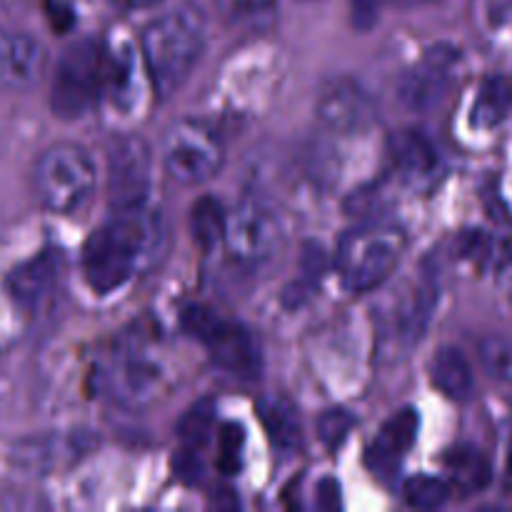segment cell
I'll use <instances>...</instances> for the list:
<instances>
[{"label":"cell","mask_w":512,"mask_h":512,"mask_svg":"<svg viewBox=\"0 0 512 512\" xmlns=\"http://www.w3.org/2000/svg\"><path fill=\"white\" fill-rule=\"evenodd\" d=\"M285 243V223L278 208L263 198H245L225 218L223 245L240 265H263L278 255Z\"/></svg>","instance_id":"8992f818"},{"label":"cell","mask_w":512,"mask_h":512,"mask_svg":"<svg viewBox=\"0 0 512 512\" xmlns=\"http://www.w3.org/2000/svg\"><path fill=\"white\" fill-rule=\"evenodd\" d=\"M95 163L80 145L58 143L40 153L33 165V190L53 213H75L95 190Z\"/></svg>","instance_id":"277c9868"},{"label":"cell","mask_w":512,"mask_h":512,"mask_svg":"<svg viewBox=\"0 0 512 512\" xmlns=\"http://www.w3.org/2000/svg\"><path fill=\"white\" fill-rule=\"evenodd\" d=\"M318 118L335 133H358L375 120V103L355 80H338L320 98Z\"/></svg>","instance_id":"8fae6325"},{"label":"cell","mask_w":512,"mask_h":512,"mask_svg":"<svg viewBox=\"0 0 512 512\" xmlns=\"http://www.w3.org/2000/svg\"><path fill=\"white\" fill-rule=\"evenodd\" d=\"M105 50L85 38L70 43L60 55L50 85V110L60 120H78L88 115L103 98Z\"/></svg>","instance_id":"5b68a950"},{"label":"cell","mask_w":512,"mask_h":512,"mask_svg":"<svg viewBox=\"0 0 512 512\" xmlns=\"http://www.w3.org/2000/svg\"><path fill=\"white\" fill-rule=\"evenodd\" d=\"M185 333L198 338L208 348L210 360L225 373L238 378H258L260 348L248 328L233 320H223L205 305H190L183 313Z\"/></svg>","instance_id":"52a82bcc"},{"label":"cell","mask_w":512,"mask_h":512,"mask_svg":"<svg viewBox=\"0 0 512 512\" xmlns=\"http://www.w3.org/2000/svg\"><path fill=\"white\" fill-rule=\"evenodd\" d=\"M225 160L218 133L198 120H180L163 140V168L178 185H200L220 173Z\"/></svg>","instance_id":"ba28073f"},{"label":"cell","mask_w":512,"mask_h":512,"mask_svg":"<svg viewBox=\"0 0 512 512\" xmlns=\"http://www.w3.org/2000/svg\"><path fill=\"white\" fill-rule=\"evenodd\" d=\"M388 153L400 178L408 185H415V188L433 183L440 170L438 148L420 130L408 128L393 133L388 143Z\"/></svg>","instance_id":"4fadbf2b"},{"label":"cell","mask_w":512,"mask_h":512,"mask_svg":"<svg viewBox=\"0 0 512 512\" xmlns=\"http://www.w3.org/2000/svg\"><path fill=\"white\" fill-rule=\"evenodd\" d=\"M420 418L413 408H405L400 413H395L393 418L385 420V425L380 428L378 438L370 445V468L375 470V475H385L390 470L398 468L403 463L405 455L413 448L415 438H418Z\"/></svg>","instance_id":"9a60e30c"},{"label":"cell","mask_w":512,"mask_h":512,"mask_svg":"<svg viewBox=\"0 0 512 512\" xmlns=\"http://www.w3.org/2000/svg\"><path fill=\"white\" fill-rule=\"evenodd\" d=\"M480 363L493 380L512 385V338L505 335H488L480 340Z\"/></svg>","instance_id":"484cf974"},{"label":"cell","mask_w":512,"mask_h":512,"mask_svg":"<svg viewBox=\"0 0 512 512\" xmlns=\"http://www.w3.org/2000/svg\"><path fill=\"white\" fill-rule=\"evenodd\" d=\"M205 48V20L200 10L183 5L160 15L140 35V58L150 88L158 98L178 93L198 65Z\"/></svg>","instance_id":"7a4b0ae2"},{"label":"cell","mask_w":512,"mask_h":512,"mask_svg":"<svg viewBox=\"0 0 512 512\" xmlns=\"http://www.w3.org/2000/svg\"><path fill=\"white\" fill-rule=\"evenodd\" d=\"M153 150L140 135H120L108 150V198L115 210L148 203Z\"/></svg>","instance_id":"9c48e42d"},{"label":"cell","mask_w":512,"mask_h":512,"mask_svg":"<svg viewBox=\"0 0 512 512\" xmlns=\"http://www.w3.org/2000/svg\"><path fill=\"white\" fill-rule=\"evenodd\" d=\"M165 373L155 358H150L145 350H130L113 373L115 393L130 405H143L158 395L163 388Z\"/></svg>","instance_id":"2e32d148"},{"label":"cell","mask_w":512,"mask_h":512,"mask_svg":"<svg viewBox=\"0 0 512 512\" xmlns=\"http://www.w3.org/2000/svg\"><path fill=\"white\" fill-rule=\"evenodd\" d=\"M430 380L450 400H468L475 388L473 365L463 350L445 345L430 360Z\"/></svg>","instance_id":"d6986e66"},{"label":"cell","mask_w":512,"mask_h":512,"mask_svg":"<svg viewBox=\"0 0 512 512\" xmlns=\"http://www.w3.org/2000/svg\"><path fill=\"white\" fill-rule=\"evenodd\" d=\"M425 3H438V0H425Z\"/></svg>","instance_id":"e575fe53"},{"label":"cell","mask_w":512,"mask_h":512,"mask_svg":"<svg viewBox=\"0 0 512 512\" xmlns=\"http://www.w3.org/2000/svg\"><path fill=\"white\" fill-rule=\"evenodd\" d=\"M505 470H508V478L512 480V435H510V443H508V463H505Z\"/></svg>","instance_id":"836d02e7"},{"label":"cell","mask_w":512,"mask_h":512,"mask_svg":"<svg viewBox=\"0 0 512 512\" xmlns=\"http://www.w3.org/2000/svg\"><path fill=\"white\" fill-rule=\"evenodd\" d=\"M403 253V230L393 225H363L340 240L335 268L345 288L368 293L393 275Z\"/></svg>","instance_id":"3957f363"},{"label":"cell","mask_w":512,"mask_h":512,"mask_svg":"<svg viewBox=\"0 0 512 512\" xmlns=\"http://www.w3.org/2000/svg\"><path fill=\"white\" fill-rule=\"evenodd\" d=\"M168 243L163 213L148 203L115 210L83 245L85 283L95 295H110L138 273L153 268Z\"/></svg>","instance_id":"6da1fadb"},{"label":"cell","mask_w":512,"mask_h":512,"mask_svg":"<svg viewBox=\"0 0 512 512\" xmlns=\"http://www.w3.org/2000/svg\"><path fill=\"white\" fill-rule=\"evenodd\" d=\"M260 418H263L265 430H268L270 440L278 445L280 450H295L300 445V420L298 410L293 403L285 398H265L260 403Z\"/></svg>","instance_id":"44dd1931"},{"label":"cell","mask_w":512,"mask_h":512,"mask_svg":"<svg viewBox=\"0 0 512 512\" xmlns=\"http://www.w3.org/2000/svg\"><path fill=\"white\" fill-rule=\"evenodd\" d=\"M355 418L343 408H333L328 413L320 415L318 420V438L320 443L328 450L343 448V443L348 440L350 430H353Z\"/></svg>","instance_id":"83f0119b"},{"label":"cell","mask_w":512,"mask_h":512,"mask_svg":"<svg viewBox=\"0 0 512 512\" xmlns=\"http://www.w3.org/2000/svg\"><path fill=\"white\" fill-rule=\"evenodd\" d=\"M215 430V405L213 400H200L178 423V438L185 453H200Z\"/></svg>","instance_id":"603a6c76"},{"label":"cell","mask_w":512,"mask_h":512,"mask_svg":"<svg viewBox=\"0 0 512 512\" xmlns=\"http://www.w3.org/2000/svg\"><path fill=\"white\" fill-rule=\"evenodd\" d=\"M225 218H228V213L220 208L218 200L200 198L193 205V215H190V228H193L195 240L203 248H213V245L223 243Z\"/></svg>","instance_id":"cb8c5ba5"},{"label":"cell","mask_w":512,"mask_h":512,"mask_svg":"<svg viewBox=\"0 0 512 512\" xmlns=\"http://www.w3.org/2000/svg\"><path fill=\"white\" fill-rule=\"evenodd\" d=\"M500 280H512V233L505 238L490 240L488 263Z\"/></svg>","instance_id":"f1b7e54d"},{"label":"cell","mask_w":512,"mask_h":512,"mask_svg":"<svg viewBox=\"0 0 512 512\" xmlns=\"http://www.w3.org/2000/svg\"><path fill=\"white\" fill-rule=\"evenodd\" d=\"M245 430L238 423H225L218 430V468L225 475H238L243 465Z\"/></svg>","instance_id":"4316f807"},{"label":"cell","mask_w":512,"mask_h":512,"mask_svg":"<svg viewBox=\"0 0 512 512\" xmlns=\"http://www.w3.org/2000/svg\"><path fill=\"white\" fill-rule=\"evenodd\" d=\"M220 8L243 33H268L278 20V0H220Z\"/></svg>","instance_id":"7402d4cb"},{"label":"cell","mask_w":512,"mask_h":512,"mask_svg":"<svg viewBox=\"0 0 512 512\" xmlns=\"http://www.w3.org/2000/svg\"><path fill=\"white\" fill-rule=\"evenodd\" d=\"M45 68V50L33 35L0 30V90L33 88Z\"/></svg>","instance_id":"7c38bea8"},{"label":"cell","mask_w":512,"mask_h":512,"mask_svg":"<svg viewBox=\"0 0 512 512\" xmlns=\"http://www.w3.org/2000/svg\"><path fill=\"white\" fill-rule=\"evenodd\" d=\"M493 10H495V13H498V15L510 13V10H512V0H495Z\"/></svg>","instance_id":"d6a6232c"},{"label":"cell","mask_w":512,"mask_h":512,"mask_svg":"<svg viewBox=\"0 0 512 512\" xmlns=\"http://www.w3.org/2000/svg\"><path fill=\"white\" fill-rule=\"evenodd\" d=\"M353 18L358 28H370L378 18V0H353Z\"/></svg>","instance_id":"f546056e"},{"label":"cell","mask_w":512,"mask_h":512,"mask_svg":"<svg viewBox=\"0 0 512 512\" xmlns=\"http://www.w3.org/2000/svg\"><path fill=\"white\" fill-rule=\"evenodd\" d=\"M510 105H512L510 80L503 78V75H490V78H485L483 83H480L470 120H473L475 128L490 130L508 118Z\"/></svg>","instance_id":"ffe728a7"},{"label":"cell","mask_w":512,"mask_h":512,"mask_svg":"<svg viewBox=\"0 0 512 512\" xmlns=\"http://www.w3.org/2000/svg\"><path fill=\"white\" fill-rule=\"evenodd\" d=\"M140 73H145V65L130 43H120L105 50L103 95H108L113 108L133 110L138 105Z\"/></svg>","instance_id":"5bb4252c"},{"label":"cell","mask_w":512,"mask_h":512,"mask_svg":"<svg viewBox=\"0 0 512 512\" xmlns=\"http://www.w3.org/2000/svg\"><path fill=\"white\" fill-rule=\"evenodd\" d=\"M118 3L130 10H150V8H158L163 0H118Z\"/></svg>","instance_id":"1f68e13d"},{"label":"cell","mask_w":512,"mask_h":512,"mask_svg":"<svg viewBox=\"0 0 512 512\" xmlns=\"http://www.w3.org/2000/svg\"><path fill=\"white\" fill-rule=\"evenodd\" d=\"M445 473H448L450 490H458L460 495H475L485 490L493 480V468L485 458L483 450L475 445H458L450 448L445 455Z\"/></svg>","instance_id":"ac0fdd59"},{"label":"cell","mask_w":512,"mask_h":512,"mask_svg":"<svg viewBox=\"0 0 512 512\" xmlns=\"http://www.w3.org/2000/svg\"><path fill=\"white\" fill-rule=\"evenodd\" d=\"M58 270L60 263L53 250H45V253L25 260L23 265L10 270L8 280H5L10 298L23 308H35L50 295L55 280H58Z\"/></svg>","instance_id":"e0dca14e"},{"label":"cell","mask_w":512,"mask_h":512,"mask_svg":"<svg viewBox=\"0 0 512 512\" xmlns=\"http://www.w3.org/2000/svg\"><path fill=\"white\" fill-rule=\"evenodd\" d=\"M318 505L325 510H335L340 505V488L335 480H323L318 493Z\"/></svg>","instance_id":"4dcf8cb0"},{"label":"cell","mask_w":512,"mask_h":512,"mask_svg":"<svg viewBox=\"0 0 512 512\" xmlns=\"http://www.w3.org/2000/svg\"><path fill=\"white\" fill-rule=\"evenodd\" d=\"M450 483L443 478H435V475H418V478H410L405 483L403 495L408 500L410 508L415 510H435L443 508L450 498Z\"/></svg>","instance_id":"d4e9b609"},{"label":"cell","mask_w":512,"mask_h":512,"mask_svg":"<svg viewBox=\"0 0 512 512\" xmlns=\"http://www.w3.org/2000/svg\"><path fill=\"white\" fill-rule=\"evenodd\" d=\"M455 63H458L455 50H430V53L425 55L418 65H413V68L405 73V78L400 80V100H403L410 110H415V113H428V110H433L435 105H440L448 98L450 88H453Z\"/></svg>","instance_id":"30bf717a"}]
</instances>
